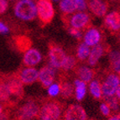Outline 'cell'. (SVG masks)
Returning <instances> with one entry per match:
<instances>
[{"label": "cell", "instance_id": "cell-25", "mask_svg": "<svg viewBox=\"0 0 120 120\" xmlns=\"http://www.w3.org/2000/svg\"><path fill=\"white\" fill-rule=\"evenodd\" d=\"M104 102L109 107L111 110L112 111H117L119 108V103L120 102L118 100V98L114 96L111 97H102Z\"/></svg>", "mask_w": 120, "mask_h": 120}, {"label": "cell", "instance_id": "cell-21", "mask_svg": "<svg viewBox=\"0 0 120 120\" xmlns=\"http://www.w3.org/2000/svg\"><path fill=\"white\" fill-rule=\"evenodd\" d=\"M74 85L76 86V100L81 101L83 99V98L86 95V83L82 81L76 79L74 82Z\"/></svg>", "mask_w": 120, "mask_h": 120}, {"label": "cell", "instance_id": "cell-38", "mask_svg": "<svg viewBox=\"0 0 120 120\" xmlns=\"http://www.w3.org/2000/svg\"><path fill=\"white\" fill-rule=\"evenodd\" d=\"M53 1H58V0H53Z\"/></svg>", "mask_w": 120, "mask_h": 120}, {"label": "cell", "instance_id": "cell-5", "mask_svg": "<svg viewBox=\"0 0 120 120\" xmlns=\"http://www.w3.org/2000/svg\"><path fill=\"white\" fill-rule=\"evenodd\" d=\"M5 80H6L7 85H8V90H9L13 102L16 105L17 102L24 98V92L23 83L19 78L17 73L5 76Z\"/></svg>", "mask_w": 120, "mask_h": 120}, {"label": "cell", "instance_id": "cell-20", "mask_svg": "<svg viewBox=\"0 0 120 120\" xmlns=\"http://www.w3.org/2000/svg\"><path fill=\"white\" fill-rule=\"evenodd\" d=\"M60 8L61 12L66 15L73 14L76 10L73 0H61L60 2Z\"/></svg>", "mask_w": 120, "mask_h": 120}, {"label": "cell", "instance_id": "cell-22", "mask_svg": "<svg viewBox=\"0 0 120 120\" xmlns=\"http://www.w3.org/2000/svg\"><path fill=\"white\" fill-rule=\"evenodd\" d=\"M89 89H90L91 94L92 95V97L94 98H96V99H101V98H102L100 82H98L97 80L92 81L90 83Z\"/></svg>", "mask_w": 120, "mask_h": 120}, {"label": "cell", "instance_id": "cell-11", "mask_svg": "<svg viewBox=\"0 0 120 120\" xmlns=\"http://www.w3.org/2000/svg\"><path fill=\"white\" fill-rule=\"evenodd\" d=\"M21 82L24 85H30L37 81L39 76V71L32 67H27L22 69L17 73Z\"/></svg>", "mask_w": 120, "mask_h": 120}, {"label": "cell", "instance_id": "cell-36", "mask_svg": "<svg viewBox=\"0 0 120 120\" xmlns=\"http://www.w3.org/2000/svg\"><path fill=\"white\" fill-rule=\"evenodd\" d=\"M117 117H118V120H120V113H119V114H118V115H117Z\"/></svg>", "mask_w": 120, "mask_h": 120}, {"label": "cell", "instance_id": "cell-13", "mask_svg": "<svg viewBox=\"0 0 120 120\" xmlns=\"http://www.w3.org/2000/svg\"><path fill=\"white\" fill-rule=\"evenodd\" d=\"M104 24L112 32H118L120 30V13L118 11L108 14L104 19Z\"/></svg>", "mask_w": 120, "mask_h": 120}, {"label": "cell", "instance_id": "cell-9", "mask_svg": "<svg viewBox=\"0 0 120 120\" xmlns=\"http://www.w3.org/2000/svg\"><path fill=\"white\" fill-rule=\"evenodd\" d=\"M64 120H86V113L84 108L78 104H71L63 114Z\"/></svg>", "mask_w": 120, "mask_h": 120}, {"label": "cell", "instance_id": "cell-2", "mask_svg": "<svg viewBox=\"0 0 120 120\" xmlns=\"http://www.w3.org/2000/svg\"><path fill=\"white\" fill-rule=\"evenodd\" d=\"M40 104L36 100H28L12 113L11 120H34L39 118Z\"/></svg>", "mask_w": 120, "mask_h": 120}, {"label": "cell", "instance_id": "cell-27", "mask_svg": "<svg viewBox=\"0 0 120 120\" xmlns=\"http://www.w3.org/2000/svg\"><path fill=\"white\" fill-rule=\"evenodd\" d=\"M60 93V86L59 84H52L48 88V94L50 97H56Z\"/></svg>", "mask_w": 120, "mask_h": 120}, {"label": "cell", "instance_id": "cell-16", "mask_svg": "<svg viewBox=\"0 0 120 120\" xmlns=\"http://www.w3.org/2000/svg\"><path fill=\"white\" fill-rule=\"evenodd\" d=\"M76 74L79 80L84 82L85 83H88L94 78L96 71L87 66H79L76 68Z\"/></svg>", "mask_w": 120, "mask_h": 120}, {"label": "cell", "instance_id": "cell-26", "mask_svg": "<svg viewBox=\"0 0 120 120\" xmlns=\"http://www.w3.org/2000/svg\"><path fill=\"white\" fill-rule=\"evenodd\" d=\"M76 57L73 56H66L64 64H63L61 68L63 69L65 71H68L74 69L75 67H76Z\"/></svg>", "mask_w": 120, "mask_h": 120}, {"label": "cell", "instance_id": "cell-8", "mask_svg": "<svg viewBox=\"0 0 120 120\" xmlns=\"http://www.w3.org/2000/svg\"><path fill=\"white\" fill-rule=\"evenodd\" d=\"M120 86V76L116 73H110L101 84L102 97H111L115 94L117 88Z\"/></svg>", "mask_w": 120, "mask_h": 120}, {"label": "cell", "instance_id": "cell-28", "mask_svg": "<svg viewBox=\"0 0 120 120\" xmlns=\"http://www.w3.org/2000/svg\"><path fill=\"white\" fill-rule=\"evenodd\" d=\"M76 5V8L77 10H85L86 8V0H73Z\"/></svg>", "mask_w": 120, "mask_h": 120}, {"label": "cell", "instance_id": "cell-35", "mask_svg": "<svg viewBox=\"0 0 120 120\" xmlns=\"http://www.w3.org/2000/svg\"><path fill=\"white\" fill-rule=\"evenodd\" d=\"M108 120H118V117H117V115H115V116L111 117Z\"/></svg>", "mask_w": 120, "mask_h": 120}, {"label": "cell", "instance_id": "cell-10", "mask_svg": "<svg viewBox=\"0 0 120 120\" xmlns=\"http://www.w3.org/2000/svg\"><path fill=\"white\" fill-rule=\"evenodd\" d=\"M55 78H56V71L55 68L51 66H44L39 71L38 79L40 84L44 87H48L53 84Z\"/></svg>", "mask_w": 120, "mask_h": 120}, {"label": "cell", "instance_id": "cell-17", "mask_svg": "<svg viewBox=\"0 0 120 120\" xmlns=\"http://www.w3.org/2000/svg\"><path fill=\"white\" fill-rule=\"evenodd\" d=\"M105 53V46L103 45H96L90 51L88 56V64L93 66L97 65L99 59Z\"/></svg>", "mask_w": 120, "mask_h": 120}, {"label": "cell", "instance_id": "cell-24", "mask_svg": "<svg viewBox=\"0 0 120 120\" xmlns=\"http://www.w3.org/2000/svg\"><path fill=\"white\" fill-rule=\"evenodd\" d=\"M120 54L118 52L115 51L111 53L110 55V60H111V66L112 70L116 72L117 75L120 76V60H119Z\"/></svg>", "mask_w": 120, "mask_h": 120}, {"label": "cell", "instance_id": "cell-23", "mask_svg": "<svg viewBox=\"0 0 120 120\" xmlns=\"http://www.w3.org/2000/svg\"><path fill=\"white\" fill-rule=\"evenodd\" d=\"M90 51V48L87 45H86L85 43H81L77 47L76 56L80 60H85L86 58H88Z\"/></svg>", "mask_w": 120, "mask_h": 120}, {"label": "cell", "instance_id": "cell-15", "mask_svg": "<svg viewBox=\"0 0 120 120\" xmlns=\"http://www.w3.org/2000/svg\"><path fill=\"white\" fill-rule=\"evenodd\" d=\"M14 45L17 50L25 53L32 46V40L26 35H17L13 39Z\"/></svg>", "mask_w": 120, "mask_h": 120}, {"label": "cell", "instance_id": "cell-1", "mask_svg": "<svg viewBox=\"0 0 120 120\" xmlns=\"http://www.w3.org/2000/svg\"><path fill=\"white\" fill-rule=\"evenodd\" d=\"M65 104L58 100L48 98L40 103L39 119L60 120Z\"/></svg>", "mask_w": 120, "mask_h": 120}, {"label": "cell", "instance_id": "cell-18", "mask_svg": "<svg viewBox=\"0 0 120 120\" xmlns=\"http://www.w3.org/2000/svg\"><path fill=\"white\" fill-rule=\"evenodd\" d=\"M101 40L100 32L95 28H90L86 30L84 35V43L88 46H93L98 45Z\"/></svg>", "mask_w": 120, "mask_h": 120}, {"label": "cell", "instance_id": "cell-30", "mask_svg": "<svg viewBox=\"0 0 120 120\" xmlns=\"http://www.w3.org/2000/svg\"><path fill=\"white\" fill-rule=\"evenodd\" d=\"M100 110L104 116L108 117L111 114V109L105 102H103V103H102L100 105Z\"/></svg>", "mask_w": 120, "mask_h": 120}, {"label": "cell", "instance_id": "cell-4", "mask_svg": "<svg viewBox=\"0 0 120 120\" xmlns=\"http://www.w3.org/2000/svg\"><path fill=\"white\" fill-rule=\"evenodd\" d=\"M37 16L41 25L44 26L51 22L55 16V9L50 0H40L36 4Z\"/></svg>", "mask_w": 120, "mask_h": 120}, {"label": "cell", "instance_id": "cell-6", "mask_svg": "<svg viewBox=\"0 0 120 120\" xmlns=\"http://www.w3.org/2000/svg\"><path fill=\"white\" fill-rule=\"evenodd\" d=\"M62 19H63L62 20L66 19V22H65V24L70 25L71 28H74L79 30H86L90 27L91 24V19L86 13L79 12L70 17H68V15L62 16Z\"/></svg>", "mask_w": 120, "mask_h": 120}, {"label": "cell", "instance_id": "cell-14", "mask_svg": "<svg viewBox=\"0 0 120 120\" xmlns=\"http://www.w3.org/2000/svg\"><path fill=\"white\" fill-rule=\"evenodd\" d=\"M42 56L40 55V51L36 49H30L24 53L23 62L26 66H34L38 65L41 61Z\"/></svg>", "mask_w": 120, "mask_h": 120}, {"label": "cell", "instance_id": "cell-34", "mask_svg": "<svg viewBox=\"0 0 120 120\" xmlns=\"http://www.w3.org/2000/svg\"><path fill=\"white\" fill-rule=\"evenodd\" d=\"M115 93H116V98H118V100L120 102V86L117 88V90H116V92H115Z\"/></svg>", "mask_w": 120, "mask_h": 120}, {"label": "cell", "instance_id": "cell-31", "mask_svg": "<svg viewBox=\"0 0 120 120\" xmlns=\"http://www.w3.org/2000/svg\"><path fill=\"white\" fill-rule=\"evenodd\" d=\"M8 4L7 0H0V14H3L8 9Z\"/></svg>", "mask_w": 120, "mask_h": 120}, {"label": "cell", "instance_id": "cell-7", "mask_svg": "<svg viewBox=\"0 0 120 120\" xmlns=\"http://www.w3.org/2000/svg\"><path fill=\"white\" fill-rule=\"evenodd\" d=\"M66 58V53L60 46L56 43L49 44V60L50 66L54 68H61Z\"/></svg>", "mask_w": 120, "mask_h": 120}, {"label": "cell", "instance_id": "cell-19", "mask_svg": "<svg viewBox=\"0 0 120 120\" xmlns=\"http://www.w3.org/2000/svg\"><path fill=\"white\" fill-rule=\"evenodd\" d=\"M59 86H60V96L64 99H69L72 98L74 93V87L71 82L65 80L63 78H60L59 82Z\"/></svg>", "mask_w": 120, "mask_h": 120}, {"label": "cell", "instance_id": "cell-37", "mask_svg": "<svg viewBox=\"0 0 120 120\" xmlns=\"http://www.w3.org/2000/svg\"><path fill=\"white\" fill-rule=\"evenodd\" d=\"M87 120V119H86ZM88 120H96V119H93V118H91V119H88Z\"/></svg>", "mask_w": 120, "mask_h": 120}, {"label": "cell", "instance_id": "cell-12", "mask_svg": "<svg viewBox=\"0 0 120 120\" xmlns=\"http://www.w3.org/2000/svg\"><path fill=\"white\" fill-rule=\"evenodd\" d=\"M88 8L97 17H103L108 12V4L103 0H90L88 2Z\"/></svg>", "mask_w": 120, "mask_h": 120}, {"label": "cell", "instance_id": "cell-29", "mask_svg": "<svg viewBox=\"0 0 120 120\" xmlns=\"http://www.w3.org/2000/svg\"><path fill=\"white\" fill-rule=\"evenodd\" d=\"M68 32L71 35H72L73 37H75V38L78 39V40H80L82 36V31L79 30H76V29H74V28H71L70 27V28L68 29Z\"/></svg>", "mask_w": 120, "mask_h": 120}, {"label": "cell", "instance_id": "cell-32", "mask_svg": "<svg viewBox=\"0 0 120 120\" xmlns=\"http://www.w3.org/2000/svg\"><path fill=\"white\" fill-rule=\"evenodd\" d=\"M9 31L8 27L4 23L0 21V34H7Z\"/></svg>", "mask_w": 120, "mask_h": 120}, {"label": "cell", "instance_id": "cell-39", "mask_svg": "<svg viewBox=\"0 0 120 120\" xmlns=\"http://www.w3.org/2000/svg\"><path fill=\"white\" fill-rule=\"evenodd\" d=\"M119 60H120V56H119Z\"/></svg>", "mask_w": 120, "mask_h": 120}, {"label": "cell", "instance_id": "cell-33", "mask_svg": "<svg viewBox=\"0 0 120 120\" xmlns=\"http://www.w3.org/2000/svg\"><path fill=\"white\" fill-rule=\"evenodd\" d=\"M8 108H14L12 107H10L8 104L4 103V102H0V115L4 112V111L8 109Z\"/></svg>", "mask_w": 120, "mask_h": 120}, {"label": "cell", "instance_id": "cell-3", "mask_svg": "<svg viewBox=\"0 0 120 120\" xmlns=\"http://www.w3.org/2000/svg\"><path fill=\"white\" fill-rule=\"evenodd\" d=\"M14 14L24 21H32L37 16L36 4L32 0H19L14 5Z\"/></svg>", "mask_w": 120, "mask_h": 120}]
</instances>
